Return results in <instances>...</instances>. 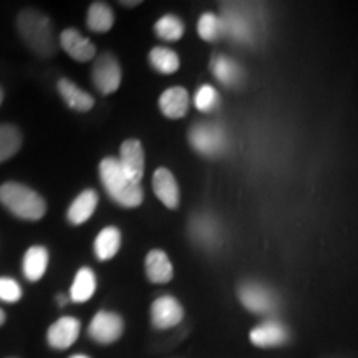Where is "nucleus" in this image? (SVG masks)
Listing matches in <instances>:
<instances>
[{
  "instance_id": "obj_10",
  "label": "nucleus",
  "mask_w": 358,
  "mask_h": 358,
  "mask_svg": "<svg viewBox=\"0 0 358 358\" xmlns=\"http://www.w3.org/2000/svg\"><path fill=\"white\" fill-rule=\"evenodd\" d=\"M182 317H185V310H182L181 303L171 295H163V297L156 299L151 306V322L159 330L173 329L181 324Z\"/></svg>"
},
{
  "instance_id": "obj_9",
  "label": "nucleus",
  "mask_w": 358,
  "mask_h": 358,
  "mask_svg": "<svg viewBox=\"0 0 358 358\" xmlns=\"http://www.w3.org/2000/svg\"><path fill=\"white\" fill-rule=\"evenodd\" d=\"M118 164L129 181L141 185V179L145 176V151H143L141 143L133 138L123 141L120 148Z\"/></svg>"
},
{
  "instance_id": "obj_13",
  "label": "nucleus",
  "mask_w": 358,
  "mask_h": 358,
  "mask_svg": "<svg viewBox=\"0 0 358 358\" xmlns=\"http://www.w3.org/2000/svg\"><path fill=\"white\" fill-rule=\"evenodd\" d=\"M60 45L69 55L77 62L93 60L96 55V47L87 37H83L78 30L66 29L60 34Z\"/></svg>"
},
{
  "instance_id": "obj_27",
  "label": "nucleus",
  "mask_w": 358,
  "mask_h": 358,
  "mask_svg": "<svg viewBox=\"0 0 358 358\" xmlns=\"http://www.w3.org/2000/svg\"><path fill=\"white\" fill-rule=\"evenodd\" d=\"M155 34L166 42H178L185 35V24L176 15H164L155 24Z\"/></svg>"
},
{
  "instance_id": "obj_16",
  "label": "nucleus",
  "mask_w": 358,
  "mask_h": 358,
  "mask_svg": "<svg viewBox=\"0 0 358 358\" xmlns=\"http://www.w3.org/2000/svg\"><path fill=\"white\" fill-rule=\"evenodd\" d=\"M146 275L153 284H168L173 279V264L161 249H153L146 256Z\"/></svg>"
},
{
  "instance_id": "obj_29",
  "label": "nucleus",
  "mask_w": 358,
  "mask_h": 358,
  "mask_svg": "<svg viewBox=\"0 0 358 358\" xmlns=\"http://www.w3.org/2000/svg\"><path fill=\"white\" fill-rule=\"evenodd\" d=\"M194 105L199 111L209 113V111L216 110L219 105V93L217 90L211 85H203L194 95Z\"/></svg>"
},
{
  "instance_id": "obj_12",
  "label": "nucleus",
  "mask_w": 358,
  "mask_h": 358,
  "mask_svg": "<svg viewBox=\"0 0 358 358\" xmlns=\"http://www.w3.org/2000/svg\"><path fill=\"white\" fill-rule=\"evenodd\" d=\"M80 322L73 317H62L47 332L48 345L57 350H66L77 342L80 335Z\"/></svg>"
},
{
  "instance_id": "obj_6",
  "label": "nucleus",
  "mask_w": 358,
  "mask_h": 358,
  "mask_svg": "<svg viewBox=\"0 0 358 358\" xmlns=\"http://www.w3.org/2000/svg\"><path fill=\"white\" fill-rule=\"evenodd\" d=\"M239 299L248 310L259 313V315H267V313L275 312L277 308V297L274 292L257 282H245L241 285Z\"/></svg>"
},
{
  "instance_id": "obj_28",
  "label": "nucleus",
  "mask_w": 358,
  "mask_h": 358,
  "mask_svg": "<svg viewBox=\"0 0 358 358\" xmlns=\"http://www.w3.org/2000/svg\"><path fill=\"white\" fill-rule=\"evenodd\" d=\"M198 34L199 37L206 40V42H216L224 35V25L221 17L216 13H203L198 22Z\"/></svg>"
},
{
  "instance_id": "obj_32",
  "label": "nucleus",
  "mask_w": 358,
  "mask_h": 358,
  "mask_svg": "<svg viewBox=\"0 0 358 358\" xmlns=\"http://www.w3.org/2000/svg\"><path fill=\"white\" fill-rule=\"evenodd\" d=\"M3 322H6V312L0 308V325H3Z\"/></svg>"
},
{
  "instance_id": "obj_23",
  "label": "nucleus",
  "mask_w": 358,
  "mask_h": 358,
  "mask_svg": "<svg viewBox=\"0 0 358 358\" xmlns=\"http://www.w3.org/2000/svg\"><path fill=\"white\" fill-rule=\"evenodd\" d=\"M211 69L217 82L226 85V87H234V85L239 83L241 78H243V70H241V66L229 57H214Z\"/></svg>"
},
{
  "instance_id": "obj_31",
  "label": "nucleus",
  "mask_w": 358,
  "mask_h": 358,
  "mask_svg": "<svg viewBox=\"0 0 358 358\" xmlns=\"http://www.w3.org/2000/svg\"><path fill=\"white\" fill-rule=\"evenodd\" d=\"M58 303H60V306H65V303H66L65 295H58Z\"/></svg>"
},
{
  "instance_id": "obj_22",
  "label": "nucleus",
  "mask_w": 358,
  "mask_h": 358,
  "mask_svg": "<svg viewBox=\"0 0 358 358\" xmlns=\"http://www.w3.org/2000/svg\"><path fill=\"white\" fill-rule=\"evenodd\" d=\"M122 245V232L116 227H105L95 239V254L100 261H110Z\"/></svg>"
},
{
  "instance_id": "obj_7",
  "label": "nucleus",
  "mask_w": 358,
  "mask_h": 358,
  "mask_svg": "<svg viewBox=\"0 0 358 358\" xmlns=\"http://www.w3.org/2000/svg\"><path fill=\"white\" fill-rule=\"evenodd\" d=\"M93 82L103 95H111L122 85V66L111 53H103L93 65Z\"/></svg>"
},
{
  "instance_id": "obj_25",
  "label": "nucleus",
  "mask_w": 358,
  "mask_h": 358,
  "mask_svg": "<svg viewBox=\"0 0 358 358\" xmlns=\"http://www.w3.org/2000/svg\"><path fill=\"white\" fill-rule=\"evenodd\" d=\"M150 64L161 75H173L179 70L178 53L166 47H156L150 52Z\"/></svg>"
},
{
  "instance_id": "obj_26",
  "label": "nucleus",
  "mask_w": 358,
  "mask_h": 358,
  "mask_svg": "<svg viewBox=\"0 0 358 358\" xmlns=\"http://www.w3.org/2000/svg\"><path fill=\"white\" fill-rule=\"evenodd\" d=\"M22 146V134L13 124H0V163L10 159L19 153Z\"/></svg>"
},
{
  "instance_id": "obj_18",
  "label": "nucleus",
  "mask_w": 358,
  "mask_h": 358,
  "mask_svg": "<svg viewBox=\"0 0 358 358\" xmlns=\"http://www.w3.org/2000/svg\"><path fill=\"white\" fill-rule=\"evenodd\" d=\"M57 87H58V93H60L62 98H64L65 103L71 110L90 111L93 106H95V98L90 95V93L83 92L78 85L70 82L69 78H62Z\"/></svg>"
},
{
  "instance_id": "obj_8",
  "label": "nucleus",
  "mask_w": 358,
  "mask_h": 358,
  "mask_svg": "<svg viewBox=\"0 0 358 358\" xmlns=\"http://www.w3.org/2000/svg\"><path fill=\"white\" fill-rule=\"evenodd\" d=\"M124 329L123 319L115 312L101 310L93 317L92 324L88 327V334L95 342L108 345L122 337Z\"/></svg>"
},
{
  "instance_id": "obj_24",
  "label": "nucleus",
  "mask_w": 358,
  "mask_h": 358,
  "mask_svg": "<svg viewBox=\"0 0 358 358\" xmlns=\"http://www.w3.org/2000/svg\"><path fill=\"white\" fill-rule=\"evenodd\" d=\"M87 24L88 29L93 30V32L105 34L111 30V27L115 24V13L105 2H93L88 8Z\"/></svg>"
},
{
  "instance_id": "obj_30",
  "label": "nucleus",
  "mask_w": 358,
  "mask_h": 358,
  "mask_svg": "<svg viewBox=\"0 0 358 358\" xmlns=\"http://www.w3.org/2000/svg\"><path fill=\"white\" fill-rule=\"evenodd\" d=\"M22 297V289L19 282L10 277H0V301L13 303L19 302Z\"/></svg>"
},
{
  "instance_id": "obj_33",
  "label": "nucleus",
  "mask_w": 358,
  "mask_h": 358,
  "mask_svg": "<svg viewBox=\"0 0 358 358\" xmlns=\"http://www.w3.org/2000/svg\"><path fill=\"white\" fill-rule=\"evenodd\" d=\"M123 3V6H138V3H140V2H122Z\"/></svg>"
},
{
  "instance_id": "obj_15",
  "label": "nucleus",
  "mask_w": 358,
  "mask_h": 358,
  "mask_svg": "<svg viewBox=\"0 0 358 358\" xmlns=\"http://www.w3.org/2000/svg\"><path fill=\"white\" fill-rule=\"evenodd\" d=\"M153 189L158 199L169 209L179 206V186L176 178L166 168H158L153 174Z\"/></svg>"
},
{
  "instance_id": "obj_35",
  "label": "nucleus",
  "mask_w": 358,
  "mask_h": 358,
  "mask_svg": "<svg viewBox=\"0 0 358 358\" xmlns=\"http://www.w3.org/2000/svg\"><path fill=\"white\" fill-rule=\"evenodd\" d=\"M2 101H3V92L2 88H0V105H2Z\"/></svg>"
},
{
  "instance_id": "obj_11",
  "label": "nucleus",
  "mask_w": 358,
  "mask_h": 358,
  "mask_svg": "<svg viewBox=\"0 0 358 358\" xmlns=\"http://www.w3.org/2000/svg\"><path fill=\"white\" fill-rule=\"evenodd\" d=\"M249 338L254 345L261 348L280 347L289 342V330L284 324L271 319L262 322V324H259L256 329L250 330Z\"/></svg>"
},
{
  "instance_id": "obj_1",
  "label": "nucleus",
  "mask_w": 358,
  "mask_h": 358,
  "mask_svg": "<svg viewBox=\"0 0 358 358\" xmlns=\"http://www.w3.org/2000/svg\"><path fill=\"white\" fill-rule=\"evenodd\" d=\"M17 29L27 47L38 57L48 58L57 53V38L53 25L47 15L35 8H25L17 17Z\"/></svg>"
},
{
  "instance_id": "obj_3",
  "label": "nucleus",
  "mask_w": 358,
  "mask_h": 358,
  "mask_svg": "<svg viewBox=\"0 0 358 358\" xmlns=\"http://www.w3.org/2000/svg\"><path fill=\"white\" fill-rule=\"evenodd\" d=\"M0 204L25 221H38L47 213V203L42 196L20 182H3L0 186Z\"/></svg>"
},
{
  "instance_id": "obj_14",
  "label": "nucleus",
  "mask_w": 358,
  "mask_h": 358,
  "mask_svg": "<svg viewBox=\"0 0 358 358\" xmlns=\"http://www.w3.org/2000/svg\"><path fill=\"white\" fill-rule=\"evenodd\" d=\"M159 108L166 118L179 120L185 118L189 110V93L182 87H171L161 93Z\"/></svg>"
},
{
  "instance_id": "obj_20",
  "label": "nucleus",
  "mask_w": 358,
  "mask_h": 358,
  "mask_svg": "<svg viewBox=\"0 0 358 358\" xmlns=\"http://www.w3.org/2000/svg\"><path fill=\"white\" fill-rule=\"evenodd\" d=\"M48 267V250L43 245H34L24 256V275L27 280L37 282L42 279Z\"/></svg>"
},
{
  "instance_id": "obj_19",
  "label": "nucleus",
  "mask_w": 358,
  "mask_h": 358,
  "mask_svg": "<svg viewBox=\"0 0 358 358\" xmlns=\"http://www.w3.org/2000/svg\"><path fill=\"white\" fill-rule=\"evenodd\" d=\"M219 224L214 221L211 216L203 214V216H196L191 221V236L198 241L199 244H203L204 248H216L221 243V237H219Z\"/></svg>"
},
{
  "instance_id": "obj_34",
  "label": "nucleus",
  "mask_w": 358,
  "mask_h": 358,
  "mask_svg": "<svg viewBox=\"0 0 358 358\" xmlns=\"http://www.w3.org/2000/svg\"><path fill=\"white\" fill-rule=\"evenodd\" d=\"M70 358H90V357L82 355V353H78V355H73V357H70Z\"/></svg>"
},
{
  "instance_id": "obj_5",
  "label": "nucleus",
  "mask_w": 358,
  "mask_h": 358,
  "mask_svg": "<svg viewBox=\"0 0 358 358\" xmlns=\"http://www.w3.org/2000/svg\"><path fill=\"white\" fill-rule=\"evenodd\" d=\"M256 17L250 13V8L231 6L224 7L221 17L224 25V35H229L231 38L241 43H249L256 38Z\"/></svg>"
},
{
  "instance_id": "obj_2",
  "label": "nucleus",
  "mask_w": 358,
  "mask_h": 358,
  "mask_svg": "<svg viewBox=\"0 0 358 358\" xmlns=\"http://www.w3.org/2000/svg\"><path fill=\"white\" fill-rule=\"evenodd\" d=\"M100 178L110 198L123 208H138L145 199L141 185L129 181L116 158H105L101 161Z\"/></svg>"
},
{
  "instance_id": "obj_21",
  "label": "nucleus",
  "mask_w": 358,
  "mask_h": 358,
  "mask_svg": "<svg viewBox=\"0 0 358 358\" xmlns=\"http://www.w3.org/2000/svg\"><path fill=\"white\" fill-rule=\"evenodd\" d=\"M96 292V277L95 272L92 268L83 267L77 272L73 284L70 289V301L83 303L88 302L93 297V294Z\"/></svg>"
},
{
  "instance_id": "obj_4",
  "label": "nucleus",
  "mask_w": 358,
  "mask_h": 358,
  "mask_svg": "<svg viewBox=\"0 0 358 358\" xmlns=\"http://www.w3.org/2000/svg\"><path fill=\"white\" fill-rule=\"evenodd\" d=\"M189 145L199 155L216 158L227 146L226 131L217 123H198L189 129Z\"/></svg>"
},
{
  "instance_id": "obj_17",
  "label": "nucleus",
  "mask_w": 358,
  "mask_h": 358,
  "mask_svg": "<svg viewBox=\"0 0 358 358\" xmlns=\"http://www.w3.org/2000/svg\"><path fill=\"white\" fill-rule=\"evenodd\" d=\"M96 206H98L96 191L85 189L80 192L77 199L70 204L66 217H69L70 224H73V226H80V224L87 222L88 219L95 214Z\"/></svg>"
}]
</instances>
